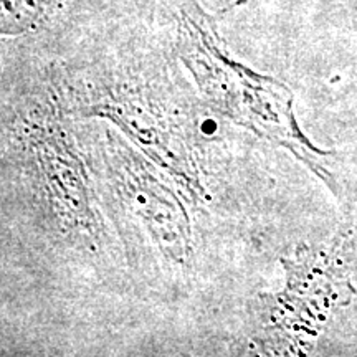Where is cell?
<instances>
[{"label": "cell", "mask_w": 357, "mask_h": 357, "mask_svg": "<svg viewBox=\"0 0 357 357\" xmlns=\"http://www.w3.org/2000/svg\"><path fill=\"white\" fill-rule=\"evenodd\" d=\"M60 6V0H2V33L35 30Z\"/></svg>", "instance_id": "2"}, {"label": "cell", "mask_w": 357, "mask_h": 357, "mask_svg": "<svg viewBox=\"0 0 357 357\" xmlns=\"http://www.w3.org/2000/svg\"><path fill=\"white\" fill-rule=\"evenodd\" d=\"M132 197L137 205V212L144 220L149 222L151 230L158 235V242L162 243L160 248L164 253L172 252L174 255L189 253V227L182 208H177L174 200H169L167 190H164L154 181H147V176H139L131 172Z\"/></svg>", "instance_id": "1"}]
</instances>
